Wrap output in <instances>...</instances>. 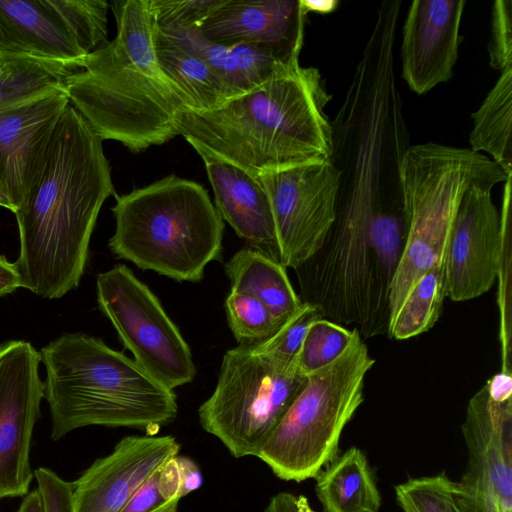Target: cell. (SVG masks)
Returning <instances> with one entry per match:
<instances>
[{"label": "cell", "instance_id": "cell-1", "mask_svg": "<svg viewBox=\"0 0 512 512\" xmlns=\"http://www.w3.org/2000/svg\"><path fill=\"white\" fill-rule=\"evenodd\" d=\"M102 142L70 103L34 187L14 213L20 287L40 297L61 298L80 283L100 209L115 195Z\"/></svg>", "mask_w": 512, "mask_h": 512}, {"label": "cell", "instance_id": "cell-2", "mask_svg": "<svg viewBox=\"0 0 512 512\" xmlns=\"http://www.w3.org/2000/svg\"><path fill=\"white\" fill-rule=\"evenodd\" d=\"M299 55L217 109H185L179 135L202 160H221L254 177L329 160L332 128L325 107L332 95L320 71L302 67Z\"/></svg>", "mask_w": 512, "mask_h": 512}, {"label": "cell", "instance_id": "cell-3", "mask_svg": "<svg viewBox=\"0 0 512 512\" xmlns=\"http://www.w3.org/2000/svg\"><path fill=\"white\" fill-rule=\"evenodd\" d=\"M113 11L115 38L88 54L64 85L102 141L141 152L179 135V118L191 102L159 64L150 0L118 1Z\"/></svg>", "mask_w": 512, "mask_h": 512}, {"label": "cell", "instance_id": "cell-4", "mask_svg": "<svg viewBox=\"0 0 512 512\" xmlns=\"http://www.w3.org/2000/svg\"><path fill=\"white\" fill-rule=\"evenodd\" d=\"M51 438L91 425L158 431L178 415L176 394L102 339L64 334L39 352Z\"/></svg>", "mask_w": 512, "mask_h": 512}, {"label": "cell", "instance_id": "cell-5", "mask_svg": "<svg viewBox=\"0 0 512 512\" xmlns=\"http://www.w3.org/2000/svg\"><path fill=\"white\" fill-rule=\"evenodd\" d=\"M108 241L119 259L176 281L198 282L221 257L224 222L207 190L168 175L116 196Z\"/></svg>", "mask_w": 512, "mask_h": 512}, {"label": "cell", "instance_id": "cell-6", "mask_svg": "<svg viewBox=\"0 0 512 512\" xmlns=\"http://www.w3.org/2000/svg\"><path fill=\"white\" fill-rule=\"evenodd\" d=\"M405 242L391 283L389 320L413 284L445 261L460 200L475 183L496 186L507 175L483 153L438 143L411 145L401 168Z\"/></svg>", "mask_w": 512, "mask_h": 512}, {"label": "cell", "instance_id": "cell-7", "mask_svg": "<svg viewBox=\"0 0 512 512\" xmlns=\"http://www.w3.org/2000/svg\"><path fill=\"white\" fill-rule=\"evenodd\" d=\"M374 363L355 328L345 352L307 377L256 457L284 481L315 478L338 456L341 433L364 400Z\"/></svg>", "mask_w": 512, "mask_h": 512}, {"label": "cell", "instance_id": "cell-8", "mask_svg": "<svg viewBox=\"0 0 512 512\" xmlns=\"http://www.w3.org/2000/svg\"><path fill=\"white\" fill-rule=\"evenodd\" d=\"M306 380L296 361L239 344L223 356L215 389L198 408L200 425L233 457H256Z\"/></svg>", "mask_w": 512, "mask_h": 512}, {"label": "cell", "instance_id": "cell-9", "mask_svg": "<svg viewBox=\"0 0 512 512\" xmlns=\"http://www.w3.org/2000/svg\"><path fill=\"white\" fill-rule=\"evenodd\" d=\"M96 288L100 310L137 364L172 390L194 380L189 345L158 298L126 265L98 274Z\"/></svg>", "mask_w": 512, "mask_h": 512}, {"label": "cell", "instance_id": "cell-10", "mask_svg": "<svg viewBox=\"0 0 512 512\" xmlns=\"http://www.w3.org/2000/svg\"><path fill=\"white\" fill-rule=\"evenodd\" d=\"M255 178L270 200L280 263L298 269L320 249L334 223L338 172L327 160Z\"/></svg>", "mask_w": 512, "mask_h": 512}, {"label": "cell", "instance_id": "cell-11", "mask_svg": "<svg viewBox=\"0 0 512 512\" xmlns=\"http://www.w3.org/2000/svg\"><path fill=\"white\" fill-rule=\"evenodd\" d=\"M462 434L468 457L459 511L512 512V399L497 401L484 385L468 402Z\"/></svg>", "mask_w": 512, "mask_h": 512}, {"label": "cell", "instance_id": "cell-12", "mask_svg": "<svg viewBox=\"0 0 512 512\" xmlns=\"http://www.w3.org/2000/svg\"><path fill=\"white\" fill-rule=\"evenodd\" d=\"M40 362L27 341L0 344V499L25 496L34 475L30 447L44 398Z\"/></svg>", "mask_w": 512, "mask_h": 512}, {"label": "cell", "instance_id": "cell-13", "mask_svg": "<svg viewBox=\"0 0 512 512\" xmlns=\"http://www.w3.org/2000/svg\"><path fill=\"white\" fill-rule=\"evenodd\" d=\"M494 187L472 184L458 205L445 259L446 297L452 301H468L485 294L500 274L511 195L503 194L500 213L492 200Z\"/></svg>", "mask_w": 512, "mask_h": 512}, {"label": "cell", "instance_id": "cell-14", "mask_svg": "<svg viewBox=\"0 0 512 512\" xmlns=\"http://www.w3.org/2000/svg\"><path fill=\"white\" fill-rule=\"evenodd\" d=\"M69 104L62 83L0 111V180L14 213L34 187L53 132Z\"/></svg>", "mask_w": 512, "mask_h": 512}, {"label": "cell", "instance_id": "cell-15", "mask_svg": "<svg viewBox=\"0 0 512 512\" xmlns=\"http://www.w3.org/2000/svg\"><path fill=\"white\" fill-rule=\"evenodd\" d=\"M180 444L171 435L122 438L73 482L74 512H120L172 457Z\"/></svg>", "mask_w": 512, "mask_h": 512}, {"label": "cell", "instance_id": "cell-16", "mask_svg": "<svg viewBox=\"0 0 512 512\" xmlns=\"http://www.w3.org/2000/svg\"><path fill=\"white\" fill-rule=\"evenodd\" d=\"M465 0H414L401 32V71L418 95L453 76L461 42Z\"/></svg>", "mask_w": 512, "mask_h": 512}, {"label": "cell", "instance_id": "cell-17", "mask_svg": "<svg viewBox=\"0 0 512 512\" xmlns=\"http://www.w3.org/2000/svg\"><path fill=\"white\" fill-rule=\"evenodd\" d=\"M306 13L299 0H224L198 28L221 44H255L283 58L300 53Z\"/></svg>", "mask_w": 512, "mask_h": 512}, {"label": "cell", "instance_id": "cell-18", "mask_svg": "<svg viewBox=\"0 0 512 512\" xmlns=\"http://www.w3.org/2000/svg\"><path fill=\"white\" fill-rule=\"evenodd\" d=\"M203 162L221 219L249 248L280 262L274 217L264 188L254 176L233 164L215 159Z\"/></svg>", "mask_w": 512, "mask_h": 512}, {"label": "cell", "instance_id": "cell-19", "mask_svg": "<svg viewBox=\"0 0 512 512\" xmlns=\"http://www.w3.org/2000/svg\"><path fill=\"white\" fill-rule=\"evenodd\" d=\"M0 32L7 49L79 65L87 56L43 0H0Z\"/></svg>", "mask_w": 512, "mask_h": 512}, {"label": "cell", "instance_id": "cell-20", "mask_svg": "<svg viewBox=\"0 0 512 512\" xmlns=\"http://www.w3.org/2000/svg\"><path fill=\"white\" fill-rule=\"evenodd\" d=\"M157 30L168 40L203 59L236 96L259 85L281 61L290 58H283L261 45L213 42L197 28Z\"/></svg>", "mask_w": 512, "mask_h": 512}, {"label": "cell", "instance_id": "cell-21", "mask_svg": "<svg viewBox=\"0 0 512 512\" xmlns=\"http://www.w3.org/2000/svg\"><path fill=\"white\" fill-rule=\"evenodd\" d=\"M224 269L231 291L247 293L258 299L281 325L302 303L291 285L286 268L254 249L238 250L225 263Z\"/></svg>", "mask_w": 512, "mask_h": 512}, {"label": "cell", "instance_id": "cell-22", "mask_svg": "<svg viewBox=\"0 0 512 512\" xmlns=\"http://www.w3.org/2000/svg\"><path fill=\"white\" fill-rule=\"evenodd\" d=\"M323 512H378L381 495L365 454L351 447L315 477Z\"/></svg>", "mask_w": 512, "mask_h": 512}, {"label": "cell", "instance_id": "cell-23", "mask_svg": "<svg viewBox=\"0 0 512 512\" xmlns=\"http://www.w3.org/2000/svg\"><path fill=\"white\" fill-rule=\"evenodd\" d=\"M155 51L164 73L190 99L191 110L211 111L236 96L203 59L165 38L157 27Z\"/></svg>", "mask_w": 512, "mask_h": 512}, {"label": "cell", "instance_id": "cell-24", "mask_svg": "<svg viewBox=\"0 0 512 512\" xmlns=\"http://www.w3.org/2000/svg\"><path fill=\"white\" fill-rule=\"evenodd\" d=\"M471 118L470 150L488 153L507 175H512V68L501 72Z\"/></svg>", "mask_w": 512, "mask_h": 512}, {"label": "cell", "instance_id": "cell-25", "mask_svg": "<svg viewBox=\"0 0 512 512\" xmlns=\"http://www.w3.org/2000/svg\"><path fill=\"white\" fill-rule=\"evenodd\" d=\"M445 297V261H439L410 288L389 320L388 336L406 340L431 329L440 317Z\"/></svg>", "mask_w": 512, "mask_h": 512}, {"label": "cell", "instance_id": "cell-26", "mask_svg": "<svg viewBox=\"0 0 512 512\" xmlns=\"http://www.w3.org/2000/svg\"><path fill=\"white\" fill-rule=\"evenodd\" d=\"M79 65L13 52L0 70V111L64 83Z\"/></svg>", "mask_w": 512, "mask_h": 512}, {"label": "cell", "instance_id": "cell-27", "mask_svg": "<svg viewBox=\"0 0 512 512\" xmlns=\"http://www.w3.org/2000/svg\"><path fill=\"white\" fill-rule=\"evenodd\" d=\"M43 2L86 55L108 41V1L43 0Z\"/></svg>", "mask_w": 512, "mask_h": 512}, {"label": "cell", "instance_id": "cell-28", "mask_svg": "<svg viewBox=\"0 0 512 512\" xmlns=\"http://www.w3.org/2000/svg\"><path fill=\"white\" fill-rule=\"evenodd\" d=\"M355 328L320 318L309 327L296 358L298 372L308 377L340 357L350 345Z\"/></svg>", "mask_w": 512, "mask_h": 512}, {"label": "cell", "instance_id": "cell-29", "mask_svg": "<svg viewBox=\"0 0 512 512\" xmlns=\"http://www.w3.org/2000/svg\"><path fill=\"white\" fill-rule=\"evenodd\" d=\"M224 307L229 328L239 344H261L282 326L262 302L247 293L231 291Z\"/></svg>", "mask_w": 512, "mask_h": 512}, {"label": "cell", "instance_id": "cell-30", "mask_svg": "<svg viewBox=\"0 0 512 512\" xmlns=\"http://www.w3.org/2000/svg\"><path fill=\"white\" fill-rule=\"evenodd\" d=\"M458 483L444 472L412 478L395 487L396 499L404 512H460Z\"/></svg>", "mask_w": 512, "mask_h": 512}, {"label": "cell", "instance_id": "cell-31", "mask_svg": "<svg viewBox=\"0 0 512 512\" xmlns=\"http://www.w3.org/2000/svg\"><path fill=\"white\" fill-rule=\"evenodd\" d=\"M320 318L323 317L316 305L302 301L295 313L271 338L261 344L251 345L252 349L256 353L293 363L296 361L309 327Z\"/></svg>", "mask_w": 512, "mask_h": 512}, {"label": "cell", "instance_id": "cell-32", "mask_svg": "<svg viewBox=\"0 0 512 512\" xmlns=\"http://www.w3.org/2000/svg\"><path fill=\"white\" fill-rule=\"evenodd\" d=\"M224 0H150L161 30L199 28Z\"/></svg>", "mask_w": 512, "mask_h": 512}, {"label": "cell", "instance_id": "cell-33", "mask_svg": "<svg viewBox=\"0 0 512 512\" xmlns=\"http://www.w3.org/2000/svg\"><path fill=\"white\" fill-rule=\"evenodd\" d=\"M202 484V475L197 464L190 458L176 455L158 471V486L162 496L179 501L197 490Z\"/></svg>", "mask_w": 512, "mask_h": 512}, {"label": "cell", "instance_id": "cell-34", "mask_svg": "<svg viewBox=\"0 0 512 512\" xmlns=\"http://www.w3.org/2000/svg\"><path fill=\"white\" fill-rule=\"evenodd\" d=\"M490 65L504 71L512 68V1L496 0L491 11V36L487 46Z\"/></svg>", "mask_w": 512, "mask_h": 512}, {"label": "cell", "instance_id": "cell-35", "mask_svg": "<svg viewBox=\"0 0 512 512\" xmlns=\"http://www.w3.org/2000/svg\"><path fill=\"white\" fill-rule=\"evenodd\" d=\"M45 512H74L73 482L59 477L52 470L39 468L34 472Z\"/></svg>", "mask_w": 512, "mask_h": 512}, {"label": "cell", "instance_id": "cell-36", "mask_svg": "<svg viewBox=\"0 0 512 512\" xmlns=\"http://www.w3.org/2000/svg\"><path fill=\"white\" fill-rule=\"evenodd\" d=\"M179 501L162 496L158 472L148 479L120 512H177Z\"/></svg>", "mask_w": 512, "mask_h": 512}, {"label": "cell", "instance_id": "cell-37", "mask_svg": "<svg viewBox=\"0 0 512 512\" xmlns=\"http://www.w3.org/2000/svg\"><path fill=\"white\" fill-rule=\"evenodd\" d=\"M264 512H314V510L303 495L279 492L269 499Z\"/></svg>", "mask_w": 512, "mask_h": 512}, {"label": "cell", "instance_id": "cell-38", "mask_svg": "<svg viewBox=\"0 0 512 512\" xmlns=\"http://www.w3.org/2000/svg\"><path fill=\"white\" fill-rule=\"evenodd\" d=\"M20 287L19 274L14 263L0 254V297Z\"/></svg>", "mask_w": 512, "mask_h": 512}, {"label": "cell", "instance_id": "cell-39", "mask_svg": "<svg viewBox=\"0 0 512 512\" xmlns=\"http://www.w3.org/2000/svg\"><path fill=\"white\" fill-rule=\"evenodd\" d=\"M300 5L303 8L304 12L308 14L309 12H317V13H330L337 9L339 1L337 0H299Z\"/></svg>", "mask_w": 512, "mask_h": 512}, {"label": "cell", "instance_id": "cell-40", "mask_svg": "<svg viewBox=\"0 0 512 512\" xmlns=\"http://www.w3.org/2000/svg\"><path fill=\"white\" fill-rule=\"evenodd\" d=\"M15 512H45L42 496L38 489L25 495Z\"/></svg>", "mask_w": 512, "mask_h": 512}, {"label": "cell", "instance_id": "cell-41", "mask_svg": "<svg viewBox=\"0 0 512 512\" xmlns=\"http://www.w3.org/2000/svg\"><path fill=\"white\" fill-rule=\"evenodd\" d=\"M0 206L12 211L13 213L15 211L14 206L9 197V194L1 180H0Z\"/></svg>", "mask_w": 512, "mask_h": 512}, {"label": "cell", "instance_id": "cell-42", "mask_svg": "<svg viewBox=\"0 0 512 512\" xmlns=\"http://www.w3.org/2000/svg\"><path fill=\"white\" fill-rule=\"evenodd\" d=\"M13 51H9L3 48H0V70L3 68L5 63L11 57Z\"/></svg>", "mask_w": 512, "mask_h": 512}, {"label": "cell", "instance_id": "cell-43", "mask_svg": "<svg viewBox=\"0 0 512 512\" xmlns=\"http://www.w3.org/2000/svg\"><path fill=\"white\" fill-rule=\"evenodd\" d=\"M0 48L8 50L7 46H6L5 39H4L3 35L1 34V32H0Z\"/></svg>", "mask_w": 512, "mask_h": 512}]
</instances>
